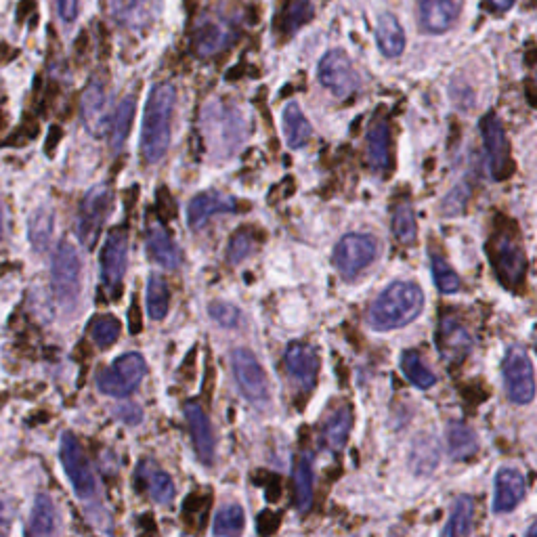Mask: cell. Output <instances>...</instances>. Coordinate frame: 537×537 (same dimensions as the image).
<instances>
[{
	"mask_svg": "<svg viewBox=\"0 0 537 537\" xmlns=\"http://www.w3.org/2000/svg\"><path fill=\"white\" fill-rule=\"evenodd\" d=\"M424 294L414 282H393L382 290L368 311V324L378 332L403 328L422 313Z\"/></svg>",
	"mask_w": 537,
	"mask_h": 537,
	"instance_id": "6da1fadb",
	"label": "cell"
},
{
	"mask_svg": "<svg viewBox=\"0 0 537 537\" xmlns=\"http://www.w3.org/2000/svg\"><path fill=\"white\" fill-rule=\"evenodd\" d=\"M177 103L175 87L168 82H160L149 93L145 118H143V133H141V154L145 162L156 164L164 158L168 143H170V118Z\"/></svg>",
	"mask_w": 537,
	"mask_h": 537,
	"instance_id": "7a4b0ae2",
	"label": "cell"
},
{
	"mask_svg": "<svg viewBox=\"0 0 537 537\" xmlns=\"http://www.w3.org/2000/svg\"><path fill=\"white\" fill-rule=\"evenodd\" d=\"M59 458L63 470L74 487V493L82 502H95L99 496V487L91 462L84 456L78 439L72 433H63L59 443Z\"/></svg>",
	"mask_w": 537,
	"mask_h": 537,
	"instance_id": "3957f363",
	"label": "cell"
},
{
	"mask_svg": "<svg viewBox=\"0 0 537 537\" xmlns=\"http://www.w3.org/2000/svg\"><path fill=\"white\" fill-rule=\"evenodd\" d=\"M145 372L147 363L139 353H124L110 368L97 374V386L103 395L122 399L137 391V386L145 378Z\"/></svg>",
	"mask_w": 537,
	"mask_h": 537,
	"instance_id": "277c9868",
	"label": "cell"
},
{
	"mask_svg": "<svg viewBox=\"0 0 537 537\" xmlns=\"http://www.w3.org/2000/svg\"><path fill=\"white\" fill-rule=\"evenodd\" d=\"M80 275L82 263L76 248L68 242L59 244L51 267V286L59 305L72 307L76 303L80 294Z\"/></svg>",
	"mask_w": 537,
	"mask_h": 537,
	"instance_id": "5b68a950",
	"label": "cell"
},
{
	"mask_svg": "<svg viewBox=\"0 0 537 537\" xmlns=\"http://www.w3.org/2000/svg\"><path fill=\"white\" fill-rule=\"evenodd\" d=\"M502 378L506 386V395L512 403L527 405L535 397V378L533 363L525 349L510 347L502 361Z\"/></svg>",
	"mask_w": 537,
	"mask_h": 537,
	"instance_id": "8992f818",
	"label": "cell"
},
{
	"mask_svg": "<svg viewBox=\"0 0 537 537\" xmlns=\"http://www.w3.org/2000/svg\"><path fill=\"white\" fill-rule=\"evenodd\" d=\"M110 208H112L110 187L97 185L84 196L76 219V235L87 248H93L97 244L99 231L107 219V214H110Z\"/></svg>",
	"mask_w": 537,
	"mask_h": 537,
	"instance_id": "52a82bcc",
	"label": "cell"
},
{
	"mask_svg": "<svg viewBox=\"0 0 537 537\" xmlns=\"http://www.w3.org/2000/svg\"><path fill=\"white\" fill-rule=\"evenodd\" d=\"M231 368L233 376L238 380L242 395L254 403L265 405L269 401V380L263 370V365L256 359V355L248 349H235L231 353Z\"/></svg>",
	"mask_w": 537,
	"mask_h": 537,
	"instance_id": "ba28073f",
	"label": "cell"
},
{
	"mask_svg": "<svg viewBox=\"0 0 537 537\" xmlns=\"http://www.w3.org/2000/svg\"><path fill=\"white\" fill-rule=\"evenodd\" d=\"M378 254V244L372 235L351 233L342 238L334 250V265L345 277H355L368 267Z\"/></svg>",
	"mask_w": 537,
	"mask_h": 537,
	"instance_id": "9c48e42d",
	"label": "cell"
},
{
	"mask_svg": "<svg viewBox=\"0 0 537 537\" xmlns=\"http://www.w3.org/2000/svg\"><path fill=\"white\" fill-rule=\"evenodd\" d=\"M319 82L330 89L336 97L345 99L357 89V74L345 51H330L319 61Z\"/></svg>",
	"mask_w": 537,
	"mask_h": 537,
	"instance_id": "30bf717a",
	"label": "cell"
},
{
	"mask_svg": "<svg viewBox=\"0 0 537 537\" xmlns=\"http://www.w3.org/2000/svg\"><path fill=\"white\" fill-rule=\"evenodd\" d=\"M126 265H128V235L124 229H116L107 235L101 252V277L107 290L116 292L120 288Z\"/></svg>",
	"mask_w": 537,
	"mask_h": 537,
	"instance_id": "8fae6325",
	"label": "cell"
},
{
	"mask_svg": "<svg viewBox=\"0 0 537 537\" xmlns=\"http://www.w3.org/2000/svg\"><path fill=\"white\" fill-rule=\"evenodd\" d=\"M489 254L493 259V267H496L498 275L502 277V282H506L510 288L523 282L525 275V254L523 248L510 240L508 235H498L496 240L491 242Z\"/></svg>",
	"mask_w": 537,
	"mask_h": 537,
	"instance_id": "7c38bea8",
	"label": "cell"
},
{
	"mask_svg": "<svg viewBox=\"0 0 537 537\" xmlns=\"http://www.w3.org/2000/svg\"><path fill=\"white\" fill-rule=\"evenodd\" d=\"M464 0H418V24L428 34H443L456 24Z\"/></svg>",
	"mask_w": 537,
	"mask_h": 537,
	"instance_id": "4fadbf2b",
	"label": "cell"
},
{
	"mask_svg": "<svg viewBox=\"0 0 537 537\" xmlns=\"http://www.w3.org/2000/svg\"><path fill=\"white\" fill-rule=\"evenodd\" d=\"M481 131L485 139V149L489 158V173L493 179H506L508 168H510V156H508V143H506V133L504 126L496 116H487L481 122Z\"/></svg>",
	"mask_w": 537,
	"mask_h": 537,
	"instance_id": "5bb4252c",
	"label": "cell"
},
{
	"mask_svg": "<svg viewBox=\"0 0 537 537\" xmlns=\"http://www.w3.org/2000/svg\"><path fill=\"white\" fill-rule=\"evenodd\" d=\"M185 418L191 431L193 447H196V454L204 464L214 462V451H217V437H214L212 424L202 410V405L198 401L185 403Z\"/></svg>",
	"mask_w": 537,
	"mask_h": 537,
	"instance_id": "9a60e30c",
	"label": "cell"
},
{
	"mask_svg": "<svg viewBox=\"0 0 537 537\" xmlns=\"http://www.w3.org/2000/svg\"><path fill=\"white\" fill-rule=\"evenodd\" d=\"M286 370L300 389H313L319 370V359L313 347L305 342H292L286 349Z\"/></svg>",
	"mask_w": 537,
	"mask_h": 537,
	"instance_id": "2e32d148",
	"label": "cell"
},
{
	"mask_svg": "<svg viewBox=\"0 0 537 537\" xmlns=\"http://www.w3.org/2000/svg\"><path fill=\"white\" fill-rule=\"evenodd\" d=\"M527 491V481L517 468H500L496 475V493H493V510L510 512L517 508Z\"/></svg>",
	"mask_w": 537,
	"mask_h": 537,
	"instance_id": "e0dca14e",
	"label": "cell"
},
{
	"mask_svg": "<svg viewBox=\"0 0 537 537\" xmlns=\"http://www.w3.org/2000/svg\"><path fill=\"white\" fill-rule=\"evenodd\" d=\"M135 479H137V485L143 487L147 491V496L152 498L154 502L170 504L175 500L173 479H170V475H166V472L158 464H154L152 460H143L137 466Z\"/></svg>",
	"mask_w": 537,
	"mask_h": 537,
	"instance_id": "ac0fdd59",
	"label": "cell"
},
{
	"mask_svg": "<svg viewBox=\"0 0 537 537\" xmlns=\"http://www.w3.org/2000/svg\"><path fill=\"white\" fill-rule=\"evenodd\" d=\"M435 340H437V347H439L441 355L449 363L462 361L472 347V340H470V334L466 332V328L451 317H445L441 321Z\"/></svg>",
	"mask_w": 537,
	"mask_h": 537,
	"instance_id": "d6986e66",
	"label": "cell"
},
{
	"mask_svg": "<svg viewBox=\"0 0 537 537\" xmlns=\"http://www.w3.org/2000/svg\"><path fill=\"white\" fill-rule=\"evenodd\" d=\"M82 120L95 137H101L107 131V124H110V118H107V95L99 80H93L82 95Z\"/></svg>",
	"mask_w": 537,
	"mask_h": 537,
	"instance_id": "ffe728a7",
	"label": "cell"
},
{
	"mask_svg": "<svg viewBox=\"0 0 537 537\" xmlns=\"http://www.w3.org/2000/svg\"><path fill=\"white\" fill-rule=\"evenodd\" d=\"M235 208H238V202H235L229 196H225V193L206 191V193H200V196H196L189 202L187 221H189V225L193 229H200L212 217V214L235 212Z\"/></svg>",
	"mask_w": 537,
	"mask_h": 537,
	"instance_id": "44dd1931",
	"label": "cell"
},
{
	"mask_svg": "<svg viewBox=\"0 0 537 537\" xmlns=\"http://www.w3.org/2000/svg\"><path fill=\"white\" fill-rule=\"evenodd\" d=\"M147 254L152 256V261L166 269H177L183 261V254L179 246L173 242V238L160 227L154 225L149 229V238H147Z\"/></svg>",
	"mask_w": 537,
	"mask_h": 537,
	"instance_id": "7402d4cb",
	"label": "cell"
},
{
	"mask_svg": "<svg viewBox=\"0 0 537 537\" xmlns=\"http://www.w3.org/2000/svg\"><path fill=\"white\" fill-rule=\"evenodd\" d=\"M57 529V510L55 504L45 493H40L34 500L30 523H28V537H53Z\"/></svg>",
	"mask_w": 537,
	"mask_h": 537,
	"instance_id": "603a6c76",
	"label": "cell"
},
{
	"mask_svg": "<svg viewBox=\"0 0 537 537\" xmlns=\"http://www.w3.org/2000/svg\"><path fill=\"white\" fill-rule=\"evenodd\" d=\"M378 47L386 57H399L405 49V34L399 19L393 13H382L376 28Z\"/></svg>",
	"mask_w": 537,
	"mask_h": 537,
	"instance_id": "cb8c5ba5",
	"label": "cell"
},
{
	"mask_svg": "<svg viewBox=\"0 0 537 537\" xmlns=\"http://www.w3.org/2000/svg\"><path fill=\"white\" fill-rule=\"evenodd\" d=\"M447 443H449L451 456H454L456 460H468L470 456H475L477 449H479V441H477L475 433H472L470 428L462 422L449 424Z\"/></svg>",
	"mask_w": 537,
	"mask_h": 537,
	"instance_id": "d4e9b609",
	"label": "cell"
},
{
	"mask_svg": "<svg viewBox=\"0 0 537 537\" xmlns=\"http://www.w3.org/2000/svg\"><path fill=\"white\" fill-rule=\"evenodd\" d=\"M284 135L292 149L303 147L313 135L311 124L307 122V118L300 112V107L296 103H290L284 110Z\"/></svg>",
	"mask_w": 537,
	"mask_h": 537,
	"instance_id": "484cf974",
	"label": "cell"
},
{
	"mask_svg": "<svg viewBox=\"0 0 537 537\" xmlns=\"http://www.w3.org/2000/svg\"><path fill=\"white\" fill-rule=\"evenodd\" d=\"M246 527V514L240 504H225L214 517L212 531L217 537H242Z\"/></svg>",
	"mask_w": 537,
	"mask_h": 537,
	"instance_id": "4316f807",
	"label": "cell"
},
{
	"mask_svg": "<svg viewBox=\"0 0 537 537\" xmlns=\"http://www.w3.org/2000/svg\"><path fill=\"white\" fill-rule=\"evenodd\" d=\"M401 372L420 391H428L437 382V376L428 370V365L418 351H405L401 355Z\"/></svg>",
	"mask_w": 537,
	"mask_h": 537,
	"instance_id": "83f0119b",
	"label": "cell"
},
{
	"mask_svg": "<svg viewBox=\"0 0 537 537\" xmlns=\"http://www.w3.org/2000/svg\"><path fill=\"white\" fill-rule=\"evenodd\" d=\"M294 489H296V508L300 512H307L313 502V456L303 454L298 460V468L294 475Z\"/></svg>",
	"mask_w": 537,
	"mask_h": 537,
	"instance_id": "f1b7e54d",
	"label": "cell"
},
{
	"mask_svg": "<svg viewBox=\"0 0 537 537\" xmlns=\"http://www.w3.org/2000/svg\"><path fill=\"white\" fill-rule=\"evenodd\" d=\"M351 424H353V418H351L349 407H340V410H336L330 416V420L324 426V441L328 443L332 451H340L342 447H345L349 433H351Z\"/></svg>",
	"mask_w": 537,
	"mask_h": 537,
	"instance_id": "f546056e",
	"label": "cell"
},
{
	"mask_svg": "<svg viewBox=\"0 0 537 537\" xmlns=\"http://www.w3.org/2000/svg\"><path fill=\"white\" fill-rule=\"evenodd\" d=\"M313 15L311 0H286L282 13L277 17V26L286 32V36L294 34L300 26L309 21Z\"/></svg>",
	"mask_w": 537,
	"mask_h": 537,
	"instance_id": "4dcf8cb0",
	"label": "cell"
},
{
	"mask_svg": "<svg viewBox=\"0 0 537 537\" xmlns=\"http://www.w3.org/2000/svg\"><path fill=\"white\" fill-rule=\"evenodd\" d=\"M368 162L382 173L389 166V126L376 124L368 135Z\"/></svg>",
	"mask_w": 537,
	"mask_h": 537,
	"instance_id": "1f68e13d",
	"label": "cell"
},
{
	"mask_svg": "<svg viewBox=\"0 0 537 537\" xmlns=\"http://www.w3.org/2000/svg\"><path fill=\"white\" fill-rule=\"evenodd\" d=\"M472 510H475V502L468 496H460L451 508V517L445 529L447 537H468L472 529Z\"/></svg>",
	"mask_w": 537,
	"mask_h": 537,
	"instance_id": "d6a6232c",
	"label": "cell"
},
{
	"mask_svg": "<svg viewBox=\"0 0 537 537\" xmlns=\"http://www.w3.org/2000/svg\"><path fill=\"white\" fill-rule=\"evenodd\" d=\"M133 116H135V99L133 97H126L116 110V116H114V122L110 126V133H112V149L114 152H120V149L124 147V141L128 137V131H131V124H133Z\"/></svg>",
	"mask_w": 537,
	"mask_h": 537,
	"instance_id": "836d02e7",
	"label": "cell"
},
{
	"mask_svg": "<svg viewBox=\"0 0 537 537\" xmlns=\"http://www.w3.org/2000/svg\"><path fill=\"white\" fill-rule=\"evenodd\" d=\"M170 305V292L160 275H152L147 282V313L152 319L160 321L166 317Z\"/></svg>",
	"mask_w": 537,
	"mask_h": 537,
	"instance_id": "e575fe53",
	"label": "cell"
},
{
	"mask_svg": "<svg viewBox=\"0 0 537 537\" xmlns=\"http://www.w3.org/2000/svg\"><path fill=\"white\" fill-rule=\"evenodd\" d=\"M53 235V212L51 210H38L30 221V242L36 250H45Z\"/></svg>",
	"mask_w": 537,
	"mask_h": 537,
	"instance_id": "d590c367",
	"label": "cell"
},
{
	"mask_svg": "<svg viewBox=\"0 0 537 537\" xmlns=\"http://www.w3.org/2000/svg\"><path fill=\"white\" fill-rule=\"evenodd\" d=\"M393 231H395L397 240H399L401 244H414V242H416L418 229H416L414 210H412L410 204H401V206L395 210V217H393Z\"/></svg>",
	"mask_w": 537,
	"mask_h": 537,
	"instance_id": "8d00e7d4",
	"label": "cell"
},
{
	"mask_svg": "<svg viewBox=\"0 0 537 537\" xmlns=\"http://www.w3.org/2000/svg\"><path fill=\"white\" fill-rule=\"evenodd\" d=\"M91 336H93L97 347H101V349L112 347L120 336V321L112 315L97 317L91 326Z\"/></svg>",
	"mask_w": 537,
	"mask_h": 537,
	"instance_id": "74e56055",
	"label": "cell"
},
{
	"mask_svg": "<svg viewBox=\"0 0 537 537\" xmlns=\"http://www.w3.org/2000/svg\"><path fill=\"white\" fill-rule=\"evenodd\" d=\"M431 271H433V279L435 286L443 292V294H454L460 290V277L456 275V271L451 269L441 256L433 254L431 256Z\"/></svg>",
	"mask_w": 537,
	"mask_h": 537,
	"instance_id": "f35d334b",
	"label": "cell"
},
{
	"mask_svg": "<svg viewBox=\"0 0 537 537\" xmlns=\"http://www.w3.org/2000/svg\"><path fill=\"white\" fill-rule=\"evenodd\" d=\"M208 313L223 328H235L240 324V311L229 303H212L208 307Z\"/></svg>",
	"mask_w": 537,
	"mask_h": 537,
	"instance_id": "ab89813d",
	"label": "cell"
},
{
	"mask_svg": "<svg viewBox=\"0 0 537 537\" xmlns=\"http://www.w3.org/2000/svg\"><path fill=\"white\" fill-rule=\"evenodd\" d=\"M252 252V240L250 235L244 231V233H238L235 238L231 240L229 244V261L231 263H240L244 261L246 256Z\"/></svg>",
	"mask_w": 537,
	"mask_h": 537,
	"instance_id": "60d3db41",
	"label": "cell"
},
{
	"mask_svg": "<svg viewBox=\"0 0 537 537\" xmlns=\"http://www.w3.org/2000/svg\"><path fill=\"white\" fill-rule=\"evenodd\" d=\"M57 11L63 21H74L78 15V0H55Z\"/></svg>",
	"mask_w": 537,
	"mask_h": 537,
	"instance_id": "b9f144b4",
	"label": "cell"
},
{
	"mask_svg": "<svg viewBox=\"0 0 537 537\" xmlns=\"http://www.w3.org/2000/svg\"><path fill=\"white\" fill-rule=\"evenodd\" d=\"M11 531V508L0 498V537H9Z\"/></svg>",
	"mask_w": 537,
	"mask_h": 537,
	"instance_id": "7bdbcfd3",
	"label": "cell"
},
{
	"mask_svg": "<svg viewBox=\"0 0 537 537\" xmlns=\"http://www.w3.org/2000/svg\"><path fill=\"white\" fill-rule=\"evenodd\" d=\"M116 414L122 416L124 422H128V424H139L141 422V410H139V407H135V405H126V412L124 410H118Z\"/></svg>",
	"mask_w": 537,
	"mask_h": 537,
	"instance_id": "ee69618b",
	"label": "cell"
},
{
	"mask_svg": "<svg viewBox=\"0 0 537 537\" xmlns=\"http://www.w3.org/2000/svg\"><path fill=\"white\" fill-rule=\"evenodd\" d=\"M489 3H491L493 7H496L498 11H506V9L512 7L514 0H489Z\"/></svg>",
	"mask_w": 537,
	"mask_h": 537,
	"instance_id": "f6af8a7d",
	"label": "cell"
},
{
	"mask_svg": "<svg viewBox=\"0 0 537 537\" xmlns=\"http://www.w3.org/2000/svg\"><path fill=\"white\" fill-rule=\"evenodd\" d=\"M525 537H537V525L535 523H531L529 525V529H527V535Z\"/></svg>",
	"mask_w": 537,
	"mask_h": 537,
	"instance_id": "bcb514c9",
	"label": "cell"
},
{
	"mask_svg": "<svg viewBox=\"0 0 537 537\" xmlns=\"http://www.w3.org/2000/svg\"><path fill=\"white\" fill-rule=\"evenodd\" d=\"M0 238H3V210H0Z\"/></svg>",
	"mask_w": 537,
	"mask_h": 537,
	"instance_id": "7dc6e473",
	"label": "cell"
}]
</instances>
